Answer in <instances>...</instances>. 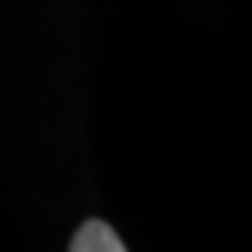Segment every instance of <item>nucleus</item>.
Returning a JSON list of instances; mask_svg holds the SVG:
<instances>
[{"label": "nucleus", "instance_id": "f257e3e1", "mask_svg": "<svg viewBox=\"0 0 252 252\" xmlns=\"http://www.w3.org/2000/svg\"><path fill=\"white\" fill-rule=\"evenodd\" d=\"M70 252H126V245L105 220H84L70 242Z\"/></svg>", "mask_w": 252, "mask_h": 252}]
</instances>
